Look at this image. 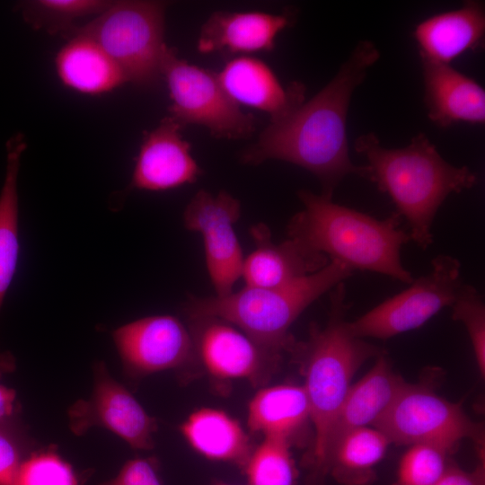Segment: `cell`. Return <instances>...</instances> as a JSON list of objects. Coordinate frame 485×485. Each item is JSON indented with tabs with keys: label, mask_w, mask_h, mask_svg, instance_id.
I'll list each match as a JSON object with an SVG mask.
<instances>
[{
	"label": "cell",
	"mask_w": 485,
	"mask_h": 485,
	"mask_svg": "<svg viewBox=\"0 0 485 485\" xmlns=\"http://www.w3.org/2000/svg\"><path fill=\"white\" fill-rule=\"evenodd\" d=\"M379 57L372 41L360 40L332 80L289 117L270 123L241 161L257 165L277 159L298 165L318 179L321 194L328 198L347 175L368 179V167L349 158L347 115L354 90Z\"/></svg>",
	"instance_id": "cell-1"
},
{
	"label": "cell",
	"mask_w": 485,
	"mask_h": 485,
	"mask_svg": "<svg viewBox=\"0 0 485 485\" xmlns=\"http://www.w3.org/2000/svg\"><path fill=\"white\" fill-rule=\"evenodd\" d=\"M355 150L368 161V181L386 193L410 227V236L426 250L433 242L434 218L445 198L472 188L476 175L447 163L422 133L403 148L381 146L374 133L360 136Z\"/></svg>",
	"instance_id": "cell-2"
},
{
	"label": "cell",
	"mask_w": 485,
	"mask_h": 485,
	"mask_svg": "<svg viewBox=\"0 0 485 485\" xmlns=\"http://www.w3.org/2000/svg\"><path fill=\"white\" fill-rule=\"evenodd\" d=\"M297 196L304 208L289 220L288 238L352 270L376 272L409 285L413 281L401 259L402 246L411 239L400 227L397 212L378 219L322 194L301 190Z\"/></svg>",
	"instance_id": "cell-3"
},
{
	"label": "cell",
	"mask_w": 485,
	"mask_h": 485,
	"mask_svg": "<svg viewBox=\"0 0 485 485\" xmlns=\"http://www.w3.org/2000/svg\"><path fill=\"white\" fill-rule=\"evenodd\" d=\"M330 292L331 312L326 326L313 325L309 340L301 348L305 371L303 386L314 428V444L308 460L313 482L328 474L331 431L354 374L366 360L380 353L376 347L351 333L349 322L345 319L348 304L344 282Z\"/></svg>",
	"instance_id": "cell-4"
},
{
	"label": "cell",
	"mask_w": 485,
	"mask_h": 485,
	"mask_svg": "<svg viewBox=\"0 0 485 485\" xmlns=\"http://www.w3.org/2000/svg\"><path fill=\"white\" fill-rule=\"evenodd\" d=\"M352 273L348 266L330 260L319 271L281 287L245 286L225 296L189 295L184 311L189 318L214 317L229 322L280 356L295 346L288 331L298 316Z\"/></svg>",
	"instance_id": "cell-5"
},
{
	"label": "cell",
	"mask_w": 485,
	"mask_h": 485,
	"mask_svg": "<svg viewBox=\"0 0 485 485\" xmlns=\"http://www.w3.org/2000/svg\"><path fill=\"white\" fill-rule=\"evenodd\" d=\"M166 4L160 1H117L83 27L66 35L96 41L119 65L128 82L155 85L161 76Z\"/></svg>",
	"instance_id": "cell-6"
},
{
	"label": "cell",
	"mask_w": 485,
	"mask_h": 485,
	"mask_svg": "<svg viewBox=\"0 0 485 485\" xmlns=\"http://www.w3.org/2000/svg\"><path fill=\"white\" fill-rule=\"evenodd\" d=\"M172 104L170 117L181 126L205 127L216 138L245 139L255 130L252 114L245 113L221 85L217 74L189 64L165 48L161 64Z\"/></svg>",
	"instance_id": "cell-7"
},
{
	"label": "cell",
	"mask_w": 485,
	"mask_h": 485,
	"mask_svg": "<svg viewBox=\"0 0 485 485\" xmlns=\"http://www.w3.org/2000/svg\"><path fill=\"white\" fill-rule=\"evenodd\" d=\"M374 428L391 444L431 445L449 454L463 439L478 444L483 440L481 425L472 421L459 403L427 387L407 383Z\"/></svg>",
	"instance_id": "cell-8"
},
{
	"label": "cell",
	"mask_w": 485,
	"mask_h": 485,
	"mask_svg": "<svg viewBox=\"0 0 485 485\" xmlns=\"http://www.w3.org/2000/svg\"><path fill=\"white\" fill-rule=\"evenodd\" d=\"M463 284L460 261L450 255H437L427 275L413 279L407 289L348 322L349 330L360 339H388L418 329L451 306Z\"/></svg>",
	"instance_id": "cell-9"
},
{
	"label": "cell",
	"mask_w": 485,
	"mask_h": 485,
	"mask_svg": "<svg viewBox=\"0 0 485 485\" xmlns=\"http://www.w3.org/2000/svg\"><path fill=\"white\" fill-rule=\"evenodd\" d=\"M241 215L240 201L225 190L213 196L198 190L188 203L186 229L202 235L207 273L216 296L233 292L241 278L243 254L234 225Z\"/></svg>",
	"instance_id": "cell-10"
},
{
	"label": "cell",
	"mask_w": 485,
	"mask_h": 485,
	"mask_svg": "<svg viewBox=\"0 0 485 485\" xmlns=\"http://www.w3.org/2000/svg\"><path fill=\"white\" fill-rule=\"evenodd\" d=\"M93 376L90 398L79 400L68 409L70 430L83 436L93 427H102L124 439L132 448L152 449L156 419L110 375L104 362L94 365Z\"/></svg>",
	"instance_id": "cell-11"
},
{
	"label": "cell",
	"mask_w": 485,
	"mask_h": 485,
	"mask_svg": "<svg viewBox=\"0 0 485 485\" xmlns=\"http://www.w3.org/2000/svg\"><path fill=\"white\" fill-rule=\"evenodd\" d=\"M112 339L131 378L180 369L196 359L190 329L172 315L136 320L116 329Z\"/></svg>",
	"instance_id": "cell-12"
},
{
	"label": "cell",
	"mask_w": 485,
	"mask_h": 485,
	"mask_svg": "<svg viewBox=\"0 0 485 485\" xmlns=\"http://www.w3.org/2000/svg\"><path fill=\"white\" fill-rule=\"evenodd\" d=\"M190 321L195 357L215 378L246 379L259 384L280 359L279 355L223 320L197 317Z\"/></svg>",
	"instance_id": "cell-13"
},
{
	"label": "cell",
	"mask_w": 485,
	"mask_h": 485,
	"mask_svg": "<svg viewBox=\"0 0 485 485\" xmlns=\"http://www.w3.org/2000/svg\"><path fill=\"white\" fill-rule=\"evenodd\" d=\"M181 128L169 116L145 134L129 188L162 191L197 181L200 169L190 154V144L181 135Z\"/></svg>",
	"instance_id": "cell-14"
},
{
	"label": "cell",
	"mask_w": 485,
	"mask_h": 485,
	"mask_svg": "<svg viewBox=\"0 0 485 485\" xmlns=\"http://www.w3.org/2000/svg\"><path fill=\"white\" fill-rule=\"evenodd\" d=\"M250 232L255 249L244 258L241 275L247 287H281L319 271L330 261L293 238L275 243L263 223L252 225Z\"/></svg>",
	"instance_id": "cell-15"
},
{
	"label": "cell",
	"mask_w": 485,
	"mask_h": 485,
	"mask_svg": "<svg viewBox=\"0 0 485 485\" xmlns=\"http://www.w3.org/2000/svg\"><path fill=\"white\" fill-rule=\"evenodd\" d=\"M217 77L234 101L267 112L270 123L287 119L304 101L302 83L293 82L284 88L273 71L254 57H239L227 62Z\"/></svg>",
	"instance_id": "cell-16"
},
{
	"label": "cell",
	"mask_w": 485,
	"mask_h": 485,
	"mask_svg": "<svg viewBox=\"0 0 485 485\" xmlns=\"http://www.w3.org/2000/svg\"><path fill=\"white\" fill-rule=\"evenodd\" d=\"M424 103L429 119L440 128L463 121L483 124L485 92L450 65L421 57Z\"/></svg>",
	"instance_id": "cell-17"
},
{
	"label": "cell",
	"mask_w": 485,
	"mask_h": 485,
	"mask_svg": "<svg viewBox=\"0 0 485 485\" xmlns=\"http://www.w3.org/2000/svg\"><path fill=\"white\" fill-rule=\"evenodd\" d=\"M292 16L261 12H214L202 25L198 40L201 53L270 51L275 38L289 26Z\"/></svg>",
	"instance_id": "cell-18"
},
{
	"label": "cell",
	"mask_w": 485,
	"mask_h": 485,
	"mask_svg": "<svg viewBox=\"0 0 485 485\" xmlns=\"http://www.w3.org/2000/svg\"><path fill=\"white\" fill-rule=\"evenodd\" d=\"M405 384L388 358L379 355L369 372L350 386L336 415L329 438L328 465L338 442L355 429L374 426Z\"/></svg>",
	"instance_id": "cell-19"
},
{
	"label": "cell",
	"mask_w": 485,
	"mask_h": 485,
	"mask_svg": "<svg viewBox=\"0 0 485 485\" xmlns=\"http://www.w3.org/2000/svg\"><path fill=\"white\" fill-rule=\"evenodd\" d=\"M484 34V4L473 0L464 2L460 9L428 17L413 32L420 57L447 65L481 47Z\"/></svg>",
	"instance_id": "cell-20"
},
{
	"label": "cell",
	"mask_w": 485,
	"mask_h": 485,
	"mask_svg": "<svg viewBox=\"0 0 485 485\" xmlns=\"http://www.w3.org/2000/svg\"><path fill=\"white\" fill-rule=\"evenodd\" d=\"M26 148L22 134H15L6 143V166L0 192V309L16 271L19 259L18 174ZM16 368L14 357L0 352V378Z\"/></svg>",
	"instance_id": "cell-21"
},
{
	"label": "cell",
	"mask_w": 485,
	"mask_h": 485,
	"mask_svg": "<svg viewBox=\"0 0 485 485\" xmlns=\"http://www.w3.org/2000/svg\"><path fill=\"white\" fill-rule=\"evenodd\" d=\"M187 443L204 457L244 469L253 447L237 419L222 410L200 408L181 424Z\"/></svg>",
	"instance_id": "cell-22"
},
{
	"label": "cell",
	"mask_w": 485,
	"mask_h": 485,
	"mask_svg": "<svg viewBox=\"0 0 485 485\" xmlns=\"http://www.w3.org/2000/svg\"><path fill=\"white\" fill-rule=\"evenodd\" d=\"M57 74L64 85L82 93L101 94L128 79L119 65L91 38L75 35L55 57Z\"/></svg>",
	"instance_id": "cell-23"
},
{
	"label": "cell",
	"mask_w": 485,
	"mask_h": 485,
	"mask_svg": "<svg viewBox=\"0 0 485 485\" xmlns=\"http://www.w3.org/2000/svg\"><path fill=\"white\" fill-rule=\"evenodd\" d=\"M310 419V407L303 385L278 384L259 390L248 406L251 432L290 441Z\"/></svg>",
	"instance_id": "cell-24"
},
{
	"label": "cell",
	"mask_w": 485,
	"mask_h": 485,
	"mask_svg": "<svg viewBox=\"0 0 485 485\" xmlns=\"http://www.w3.org/2000/svg\"><path fill=\"white\" fill-rule=\"evenodd\" d=\"M391 443L375 428H361L345 435L333 448L328 465L330 473L342 485H367L375 467Z\"/></svg>",
	"instance_id": "cell-25"
},
{
	"label": "cell",
	"mask_w": 485,
	"mask_h": 485,
	"mask_svg": "<svg viewBox=\"0 0 485 485\" xmlns=\"http://www.w3.org/2000/svg\"><path fill=\"white\" fill-rule=\"evenodd\" d=\"M112 2L106 0H33L22 4V13L34 29L66 34L78 18L100 14Z\"/></svg>",
	"instance_id": "cell-26"
},
{
	"label": "cell",
	"mask_w": 485,
	"mask_h": 485,
	"mask_svg": "<svg viewBox=\"0 0 485 485\" xmlns=\"http://www.w3.org/2000/svg\"><path fill=\"white\" fill-rule=\"evenodd\" d=\"M243 471L249 485H295L296 470L290 453V441L264 436L253 449Z\"/></svg>",
	"instance_id": "cell-27"
},
{
	"label": "cell",
	"mask_w": 485,
	"mask_h": 485,
	"mask_svg": "<svg viewBox=\"0 0 485 485\" xmlns=\"http://www.w3.org/2000/svg\"><path fill=\"white\" fill-rule=\"evenodd\" d=\"M449 453L426 444L410 445L402 456L396 485H433L451 466Z\"/></svg>",
	"instance_id": "cell-28"
},
{
	"label": "cell",
	"mask_w": 485,
	"mask_h": 485,
	"mask_svg": "<svg viewBox=\"0 0 485 485\" xmlns=\"http://www.w3.org/2000/svg\"><path fill=\"white\" fill-rule=\"evenodd\" d=\"M452 317L461 322L467 330L475 360L482 376L485 374V306L476 287L463 284L451 305Z\"/></svg>",
	"instance_id": "cell-29"
},
{
	"label": "cell",
	"mask_w": 485,
	"mask_h": 485,
	"mask_svg": "<svg viewBox=\"0 0 485 485\" xmlns=\"http://www.w3.org/2000/svg\"><path fill=\"white\" fill-rule=\"evenodd\" d=\"M14 485H79L72 467L54 451L28 455Z\"/></svg>",
	"instance_id": "cell-30"
},
{
	"label": "cell",
	"mask_w": 485,
	"mask_h": 485,
	"mask_svg": "<svg viewBox=\"0 0 485 485\" xmlns=\"http://www.w3.org/2000/svg\"><path fill=\"white\" fill-rule=\"evenodd\" d=\"M29 443L19 415L0 423V485H14L28 457Z\"/></svg>",
	"instance_id": "cell-31"
},
{
	"label": "cell",
	"mask_w": 485,
	"mask_h": 485,
	"mask_svg": "<svg viewBox=\"0 0 485 485\" xmlns=\"http://www.w3.org/2000/svg\"><path fill=\"white\" fill-rule=\"evenodd\" d=\"M101 485H162L155 461L151 458H134L128 461L118 475Z\"/></svg>",
	"instance_id": "cell-32"
},
{
	"label": "cell",
	"mask_w": 485,
	"mask_h": 485,
	"mask_svg": "<svg viewBox=\"0 0 485 485\" xmlns=\"http://www.w3.org/2000/svg\"><path fill=\"white\" fill-rule=\"evenodd\" d=\"M433 485H485L483 463L474 471L466 472L460 468L450 466L444 475Z\"/></svg>",
	"instance_id": "cell-33"
},
{
	"label": "cell",
	"mask_w": 485,
	"mask_h": 485,
	"mask_svg": "<svg viewBox=\"0 0 485 485\" xmlns=\"http://www.w3.org/2000/svg\"><path fill=\"white\" fill-rule=\"evenodd\" d=\"M19 412L15 391L0 384V423L18 416Z\"/></svg>",
	"instance_id": "cell-34"
},
{
	"label": "cell",
	"mask_w": 485,
	"mask_h": 485,
	"mask_svg": "<svg viewBox=\"0 0 485 485\" xmlns=\"http://www.w3.org/2000/svg\"><path fill=\"white\" fill-rule=\"evenodd\" d=\"M215 485H234V484L225 483V482H217Z\"/></svg>",
	"instance_id": "cell-35"
}]
</instances>
